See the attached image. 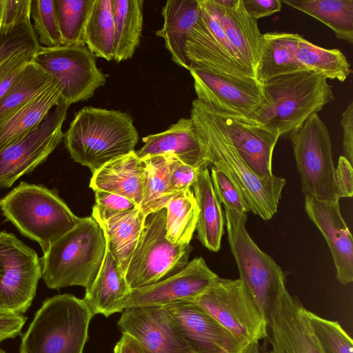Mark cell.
<instances>
[{"mask_svg": "<svg viewBox=\"0 0 353 353\" xmlns=\"http://www.w3.org/2000/svg\"><path fill=\"white\" fill-rule=\"evenodd\" d=\"M69 105L63 100L22 139L0 151V191L44 162L63 138L62 125Z\"/></svg>", "mask_w": 353, "mask_h": 353, "instance_id": "14", "label": "cell"}, {"mask_svg": "<svg viewBox=\"0 0 353 353\" xmlns=\"http://www.w3.org/2000/svg\"><path fill=\"white\" fill-rule=\"evenodd\" d=\"M146 353H193L176 322L163 306L126 308L117 323Z\"/></svg>", "mask_w": 353, "mask_h": 353, "instance_id": "16", "label": "cell"}, {"mask_svg": "<svg viewBox=\"0 0 353 353\" xmlns=\"http://www.w3.org/2000/svg\"><path fill=\"white\" fill-rule=\"evenodd\" d=\"M203 2L218 21L242 64L256 79L263 36L257 20L247 13L242 0H238L232 8H223L214 0Z\"/></svg>", "mask_w": 353, "mask_h": 353, "instance_id": "22", "label": "cell"}, {"mask_svg": "<svg viewBox=\"0 0 353 353\" xmlns=\"http://www.w3.org/2000/svg\"><path fill=\"white\" fill-rule=\"evenodd\" d=\"M32 0H0V28L30 22Z\"/></svg>", "mask_w": 353, "mask_h": 353, "instance_id": "45", "label": "cell"}, {"mask_svg": "<svg viewBox=\"0 0 353 353\" xmlns=\"http://www.w3.org/2000/svg\"><path fill=\"white\" fill-rule=\"evenodd\" d=\"M199 3L200 17L185 44L190 68L198 67L232 79H255L242 64L203 0H199Z\"/></svg>", "mask_w": 353, "mask_h": 353, "instance_id": "15", "label": "cell"}, {"mask_svg": "<svg viewBox=\"0 0 353 353\" xmlns=\"http://www.w3.org/2000/svg\"><path fill=\"white\" fill-rule=\"evenodd\" d=\"M163 307L193 353H240L243 349L225 328L194 302L179 301Z\"/></svg>", "mask_w": 353, "mask_h": 353, "instance_id": "18", "label": "cell"}, {"mask_svg": "<svg viewBox=\"0 0 353 353\" xmlns=\"http://www.w3.org/2000/svg\"><path fill=\"white\" fill-rule=\"evenodd\" d=\"M214 1L223 8H232L236 4L238 0H214Z\"/></svg>", "mask_w": 353, "mask_h": 353, "instance_id": "53", "label": "cell"}, {"mask_svg": "<svg viewBox=\"0 0 353 353\" xmlns=\"http://www.w3.org/2000/svg\"><path fill=\"white\" fill-rule=\"evenodd\" d=\"M335 185L338 199L349 198L353 195L352 165L343 157L340 156L335 168Z\"/></svg>", "mask_w": 353, "mask_h": 353, "instance_id": "47", "label": "cell"}, {"mask_svg": "<svg viewBox=\"0 0 353 353\" xmlns=\"http://www.w3.org/2000/svg\"><path fill=\"white\" fill-rule=\"evenodd\" d=\"M296 57L307 70L327 79L343 82L352 73L350 64L340 50L318 46L301 35L296 44Z\"/></svg>", "mask_w": 353, "mask_h": 353, "instance_id": "34", "label": "cell"}, {"mask_svg": "<svg viewBox=\"0 0 353 353\" xmlns=\"http://www.w3.org/2000/svg\"><path fill=\"white\" fill-rule=\"evenodd\" d=\"M41 46L31 22L0 28V63L16 54L37 52Z\"/></svg>", "mask_w": 353, "mask_h": 353, "instance_id": "41", "label": "cell"}, {"mask_svg": "<svg viewBox=\"0 0 353 353\" xmlns=\"http://www.w3.org/2000/svg\"><path fill=\"white\" fill-rule=\"evenodd\" d=\"M107 239L92 216L79 218L77 225L52 243L40 259L41 277L50 289L94 283L102 265Z\"/></svg>", "mask_w": 353, "mask_h": 353, "instance_id": "3", "label": "cell"}, {"mask_svg": "<svg viewBox=\"0 0 353 353\" xmlns=\"http://www.w3.org/2000/svg\"><path fill=\"white\" fill-rule=\"evenodd\" d=\"M217 277L202 257L195 258L172 276L154 284L131 290L123 309L192 301L203 294Z\"/></svg>", "mask_w": 353, "mask_h": 353, "instance_id": "17", "label": "cell"}, {"mask_svg": "<svg viewBox=\"0 0 353 353\" xmlns=\"http://www.w3.org/2000/svg\"><path fill=\"white\" fill-rule=\"evenodd\" d=\"M30 17L33 19L32 29L40 46L53 48L63 45L54 0H32Z\"/></svg>", "mask_w": 353, "mask_h": 353, "instance_id": "40", "label": "cell"}, {"mask_svg": "<svg viewBox=\"0 0 353 353\" xmlns=\"http://www.w3.org/2000/svg\"><path fill=\"white\" fill-rule=\"evenodd\" d=\"M297 33L263 34L261 53L256 78L262 84L274 77L307 70L296 57Z\"/></svg>", "mask_w": 353, "mask_h": 353, "instance_id": "29", "label": "cell"}, {"mask_svg": "<svg viewBox=\"0 0 353 353\" xmlns=\"http://www.w3.org/2000/svg\"><path fill=\"white\" fill-rule=\"evenodd\" d=\"M210 178L216 197L225 208L245 213L250 211L239 190L222 171L212 165Z\"/></svg>", "mask_w": 353, "mask_h": 353, "instance_id": "42", "label": "cell"}, {"mask_svg": "<svg viewBox=\"0 0 353 353\" xmlns=\"http://www.w3.org/2000/svg\"><path fill=\"white\" fill-rule=\"evenodd\" d=\"M93 316L74 295L46 299L22 336L19 353H83Z\"/></svg>", "mask_w": 353, "mask_h": 353, "instance_id": "6", "label": "cell"}, {"mask_svg": "<svg viewBox=\"0 0 353 353\" xmlns=\"http://www.w3.org/2000/svg\"><path fill=\"white\" fill-rule=\"evenodd\" d=\"M240 353H262L259 342H253L244 347Z\"/></svg>", "mask_w": 353, "mask_h": 353, "instance_id": "52", "label": "cell"}, {"mask_svg": "<svg viewBox=\"0 0 353 353\" xmlns=\"http://www.w3.org/2000/svg\"><path fill=\"white\" fill-rule=\"evenodd\" d=\"M0 353H6L1 348H0Z\"/></svg>", "mask_w": 353, "mask_h": 353, "instance_id": "55", "label": "cell"}, {"mask_svg": "<svg viewBox=\"0 0 353 353\" xmlns=\"http://www.w3.org/2000/svg\"><path fill=\"white\" fill-rule=\"evenodd\" d=\"M142 141L144 145L136 151L141 159L147 156L172 154L182 162L199 170L210 166L191 118H181L166 130L143 137Z\"/></svg>", "mask_w": 353, "mask_h": 353, "instance_id": "23", "label": "cell"}, {"mask_svg": "<svg viewBox=\"0 0 353 353\" xmlns=\"http://www.w3.org/2000/svg\"><path fill=\"white\" fill-rule=\"evenodd\" d=\"M166 210L152 212L133 252L125 277L131 290L154 284L182 269L188 263L190 244L176 245L166 238Z\"/></svg>", "mask_w": 353, "mask_h": 353, "instance_id": "8", "label": "cell"}, {"mask_svg": "<svg viewBox=\"0 0 353 353\" xmlns=\"http://www.w3.org/2000/svg\"><path fill=\"white\" fill-rule=\"evenodd\" d=\"M52 83L46 72L32 61L29 63L0 99V119L35 98Z\"/></svg>", "mask_w": 353, "mask_h": 353, "instance_id": "37", "label": "cell"}, {"mask_svg": "<svg viewBox=\"0 0 353 353\" xmlns=\"http://www.w3.org/2000/svg\"><path fill=\"white\" fill-rule=\"evenodd\" d=\"M265 353H283V352L281 350H279V349L272 346V350H270V351L265 352Z\"/></svg>", "mask_w": 353, "mask_h": 353, "instance_id": "54", "label": "cell"}, {"mask_svg": "<svg viewBox=\"0 0 353 353\" xmlns=\"http://www.w3.org/2000/svg\"><path fill=\"white\" fill-rule=\"evenodd\" d=\"M223 353H227V352H223Z\"/></svg>", "mask_w": 353, "mask_h": 353, "instance_id": "56", "label": "cell"}, {"mask_svg": "<svg viewBox=\"0 0 353 353\" xmlns=\"http://www.w3.org/2000/svg\"><path fill=\"white\" fill-rule=\"evenodd\" d=\"M95 58L85 46H41L32 61L48 74L70 106L88 100L105 83L108 75L97 67Z\"/></svg>", "mask_w": 353, "mask_h": 353, "instance_id": "11", "label": "cell"}, {"mask_svg": "<svg viewBox=\"0 0 353 353\" xmlns=\"http://www.w3.org/2000/svg\"><path fill=\"white\" fill-rule=\"evenodd\" d=\"M41 278L37 252L14 234L0 232V312L25 313Z\"/></svg>", "mask_w": 353, "mask_h": 353, "instance_id": "12", "label": "cell"}, {"mask_svg": "<svg viewBox=\"0 0 353 353\" xmlns=\"http://www.w3.org/2000/svg\"><path fill=\"white\" fill-rule=\"evenodd\" d=\"M268 325L272 346L283 353H324L311 328L307 310L287 288L275 300Z\"/></svg>", "mask_w": 353, "mask_h": 353, "instance_id": "19", "label": "cell"}, {"mask_svg": "<svg viewBox=\"0 0 353 353\" xmlns=\"http://www.w3.org/2000/svg\"><path fill=\"white\" fill-rule=\"evenodd\" d=\"M341 125L343 130L344 157L353 163V103L351 102L342 113Z\"/></svg>", "mask_w": 353, "mask_h": 353, "instance_id": "50", "label": "cell"}, {"mask_svg": "<svg viewBox=\"0 0 353 353\" xmlns=\"http://www.w3.org/2000/svg\"><path fill=\"white\" fill-rule=\"evenodd\" d=\"M307 316L324 353H353L352 339L338 321L323 319L309 310Z\"/></svg>", "mask_w": 353, "mask_h": 353, "instance_id": "39", "label": "cell"}, {"mask_svg": "<svg viewBox=\"0 0 353 353\" xmlns=\"http://www.w3.org/2000/svg\"><path fill=\"white\" fill-rule=\"evenodd\" d=\"M35 52L16 54L0 63V99L10 88L18 74L32 62Z\"/></svg>", "mask_w": 353, "mask_h": 353, "instance_id": "44", "label": "cell"}, {"mask_svg": "<svg viewBox=\"0 0 353 353\" xmlns=\"http://www.w3.org/2000/svg\"><path fill=\"white\" fill-rule=\"evenodd\" d=\"M0 210L23 235L39 244L43 254L79 220L57 190L24 181L0 199Z\"/></svg>", "mask_w": 353, "mask_h": 353, "instance_id": "5", "label": "cell"}, {"mask_svg": "<svg viewBox=\"0 0 353 353\" xmlns=\"http://www.w3.org/2000/svg\"><path fill=\"white\" fill-rule=\"evenodd\" d=\"M305 210L322 233L331 251L336 279L346 285L353 281V244L352 234L340 211L339 201L305 198Z\"/></svg>", "mask_w": 353, "mask_h": 353, "instance_id": "21", "label": "cell"}, {"mask_svg": "<svg viewBox=\"0 0 353 353\" xmlns=\"http://www.w3.org/2000/svg\"><path fill=\"white\" fill-rule=\"evenodd\" d=\"M170 154L147 156L141 159L146 168L144 196L140 210L145 216L165 208L174 194L169 189Z\"/></svg>", "mask_w": 353, "mask_h": 353, "instance_id": "36", "label": "cell"}, {"mask_svg": "<svg viewBox=\"0 0 353 353\" xmlns=\"http://www.w3.org/2000/svg\"><path fill=\"white\" fill-rule=\"evenodd\" d=\"M290 139L305 196L339 201L332 141L327 128L318 113L312 114Z\"/></svg>", "mask_w": 353, "mask_h": 353, "instance_id": "10", "label": "cell"}, {"mask_svg": "<svg viewBox=\"0 0 353 353\" xmlns=\"http://www.w3.org/2000/svg\"><path fill=\"white\" fill-rule=\"evenodd\" d=\"M192 187L199 208L196 225L198 239L209 250L218 252L224 233V218L208 168L199 171Z\"/></svg>", "mask_w": 353, "mask_h": 353, "instance_id": "28", "label": "cell"}, {"mask_svg": "<svg viewBox=\"0 0 353 353\" xmlns=\"http://www.w3.org/2000/svg\"><path fill=\"white\" fill-rule=\"evenodd\" d=\"M114 21L112 0H94L85 29V44L97 57H114Z\"/></svg>", "mask_w": 353, "mask_h": 353, "instance_id": "35", "label": "cell"}, {"mask_svg": "<svg viewBox=\"0 0 353 353\" xmlns=\"http://www.w3.org/2000/svg\"><path fill=\"white\" fill-rule=\"evenodd\" d=\"M191 301L225 328L242 348L268 336V323L239 279L218 276L203 294Z\"/></svg>", "mask_w": 353, "mask_h": 353, "instance_id": "9", "label": "cell"}, {"mask_svg": "<svg viewBox=\"0 0 353 353\" xmlns=\"http://www.w3.org/2000/svg\"><path fill=\"white\" fill-rule=\"evenodd\" d=\"M165 208L167 239L176 245L190 244L199 214L193 191L188 189L174 194Z\"/></svg>", "mask_w": 353, "mask_h": 353, "instance_id": "33", "label": "cell"}, {"mask_svg": "<svg viewBox=\"0 0 353 353\" xmlns=\"http://www.w3.org/2000/svg\"><path fill=\"white\" fill-rule=\"evenodd\" d=\"M197 100L214 111L257 125L255 119L268 104L262 84L255 79H232L190 67Z\"/></svg>", "mask_w": 353, "mask_h": 353, "instance_id": "13", "label": "cell"}, {"mask_svg": "<svg viewBox=\"0 0 353 353\" xmlns=\"http://www.w3.org/2000/svg\"><path fill=\"white\" fill-rule=\"evenodd\" d=\"M61 100L58 88L52 83L35 98L0 119V151L37 128Z\"/></svg>", "mask_w": 353, "mask_h": 353, "instance_id": "27", "label": "cell"}, {"mask_svg": "<svg viewBox=\"0 0 353 353\" xmlns=\"http://www.w3.org/2000/svg\"><path fill=\"white\" fill-rule=\"evenodd\" d=\"M247 13L253 19L270 16L282 9L280 0H242Z\"/></svg>", "mask_w": 353, "mask_h": 353, "instance_id": "48", "label": "cell"}, {"mask_svg": "<svg viewBox=\"0 0 353 353\" xmlns=\"http://www.w3.org/2000/svg\"><path fill=\"white\" fill-rule=\"evenodd\" d=\"M282 3L327 26L336 37L353 43V0H283Z\"/></svg>", "mask_w": 353, "mask_h": 353, "instance_id": "32", "label": "cell"}, {"mask_svg": "<svg viewBox=\"0 0 353 353\" xmlns=\"http://www.w3.org/2000/svg\"><path fill=\"white\" fill-rule=\"evenodd\" d=\"M94 0H54L62 46H85V29Z\"/></svg>", "mask_w": 353, "mask_h": 353, "instance_id": "38", "label": "cell"}, {"mask_svg": "<svg viewBox=\"0 0 353 353\" xmlns=\"http://www.w3.org/2000/svg\"><path fill=\"white\" fill-rule=\"evenodd\" d=\"M262 86L268 104L258 114L255 123L275 130L288 139L312 114L334 99L327 79L309 70L274 77Z\"/></svg>", "mask_w": 353, "mask_h": 353, "instance_id": "4", "label": "cell"}, {"mask_svg": "<svg viewBox=\"0 0 353 353\" xmlns=\"http://www.w3.org/2000/svg\"><path fill=\"white\" fill-rule=\"evenodd\" d=\"M63 139L73 161L93 174L108 161L134 151L139 134L127 112L84 107L75 114Z\"/></svg>", "mask_w": 353, "mask_h": 353, "instance_id": "2", "label": "cell"}, {"mask_svg": "<svg viewBox=\"0 0 353 353\" xmlns=\"http://www.w3.org/2000/svg\"><path fill=\"white\" fill-rule=\"evenodd\" d=\"M145 218L140 208H135L115 214L105 221H97L124 273L138 243Z\"/></svg>", "mask_w": 353, "mask_h": 353, "instance_id": "30", "label": "cell"}, {"mask_svg": "<svg viewBox=\"0 0 353 353\" xmlns=\"http://www.w3.org/2000/svg\"><path fill=\"white\" fill-rule=\"evenodd\" d=\"M26 321V317L21 314L0 312V343L20 334Z\"/></svg>", "mask_w": 353, "mask_h": 353, "instance_id": "49", "label": "cell"}, {"mask_svg": "<svg viewBox=\"0 0 353 353\" xmlns=\"http://www.w3.org/2000/svg\"><path fill=\"white\" fill-rule=\"evenodd\" d=\"M190 118L210 165L222 171L233 182L252 212L265 221L271 219L277 212L285 179L274 174L258 176L216 125L205 105L197 99L192 101Z\"/></svg>", "mask_w": 353, "mask_h": 353, "instance_id": "1", "label": "cell"}, {"mask_svg": "<svg viewBox=\"0 0 353 353\" xmlns=\"http://www.w3.org/2000/svg\"><path fill=\"white\" fill-rule=\"evenodd\" d=\"M143 0H112L114 21L113 61L132 57L140 44L143 23Z\"/></svg>", "mask_w": 353, "mask_h": 353, "instance_id": "31", "label": "cell"}, {"mask_svg": "<svg viewBox=\"0 0 353 353\" xmlns=\"http://www.w3.org/2000/svg\"><path fill=\"white\" fill-rule=\"evenodd\" d=\"M171 154L168 186L172 194H176L192 186L201 170L189 165L174 154Z\"/></svg>", "mask_w": 353, "mask_h": 353, "instance_id": "46", "label": "cell"}, {"mask_svg": "<svg viewBox=\"0 0 353 353\" xmlns=\"http://www.w3.org/2000/svg\"><path fill=\"white\" fill-rule=\"evenodd\" d=\"M130 290L125 273L107 242L102 265L92 285L85 290L83 299L94 315L108 317L124 310L123 304Z\"/></svg>", "mask_w": 353, "mask_h": 353, "instance_id": "25", "label": "cell"}, {"mask_svg": "<svg viewBox=\"0 0 353 353\" xmlns=\"http://www.w3.org/2000/svg\"><path fill=\"white\" fill-rule=\"evenodd\" d=\"M225 216L228 242L239 269V279L268 323L275 300L286 288L284 273L250 237L245 227L247 213L225 208Z\"/></svg>", "mask_w": 353, "mask_h": 353, "instance_id": "7", "label": "cell"}, {"mask_svg": "<svg viewBox=\"0 0 353 353\" xmlns=\"http://www.w3.org/2000/svg\"><path fill=\"white\" fill-rule=\"evenodd\" d=\"M121 333L120 339L114 347V353H146L134 337L126 332Z\"/></svg>", "mask_w": 353, "mask_h": 353, "instance_id": "51", "label": "cell"}, {"mask_svg": "<svg viewBox=\"0 0 353 353\" xmlns=\"http://www.w3.org/2000/svg\"><path fill=\"white\" fill-rule=\"evenodd\" d=\"M204 105L216 125L248 166L261 177L272 176V154L281 137L279 132L263 125L252 124L218 113Z\"/></svg>", "mask_w": 353, "mask_h": 353, "instance_id": "20", "label": "cell"}, {"mask_svg": "<svg viewBox=\"0 0 353 353\" xmlns=\"http://www.w3.org/2000/svg\"><path fill=\"white\" fill-rule=\"evenodd\" d=\"M163 27L156 35L163 39L172 60L189 70L185 54L188 37L201 14L199 0H168L161 11Z\"/></svg>", "mask_w": 353, "mask_h": 353, "instance_id": "26", "label": "cell"}, {"mask_svg": "<svg viewBox=\"0 0 353 353\" xmlns=\"http://www.w3.org/2000/svg\"><path fill=\"white\" fill-rule=\"evenodd\" d=\"M95 204L92 216L96 221H105L119 212L138 208L128 199L114 193L95 190Z\"/></svg>", "mask_w": 353, "mask_h": 353, "instance_id": "43", "label": "cell"}, {"mask_svg": "<svg viewBox=\"0 0 353 353\" xmlns=\"http://www.w3.org/2000/svg\"><path fill=\"white\" fill-rule=\"evenodd\" d=\"M146 168L136 151L114 159L92 174L90 188L124 196L140 208L143 199Z\"/></svg>", "mask_w": 353, "mask_h": 353, "instance_id": "24", "label": "cell"}]
</instances>
